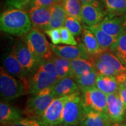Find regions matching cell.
I'll return each instance as SVG.
<instances>
[{
	"label": "cell",
	"mask_w": 126,
	"mask_h": 126,
	"mask_svg": "<svg viewBox=\"0 0 126 126\" xmlns=\"http://www.w3.org/2000/svg\"><path fill=\"white\" fill-rule=\"evenodd\" d=\"M110 50L113 51L126 66V30L119 36Z\"/></svg>",
	"instance_id": "f1b7e54d"
},
{
	"label": "cell",
	"mask_w": 126,
	"mask_h": 126,
	"mask_svg": "<svg viewBox=\"0 0 126 126\" xmlns=\"http://www.w3.org/2000/svg\"><path fill=\"white\" fill-rule=\"evenodd\" d=\"M71 68L74 77L94 70V64L90 59H76L72 60Z\"/></svg>",
	"instance_id": "83f0119b"
},
{
	"label": "cell",
	"mask_w": 126,
	"mask_h": 126,
	"mask_svg": "<svg viewBox=\"0 0 126 126\" xmlns=\"http://www.w3.org/2000/svg\"><path fill=\"white\" fill-rule=\"evenodd\" d=\"M107 12V16H122L126 13V0H99Z\"/></svg>",
	"instance_id": "7402d4cb"
},
{
	"label": "cell",
	"mask_w": 126,
	"mask_h": 126,
	"mask_svg": "<svg viewBox=\"0 0 126 126\" xmlns=\"http://www.w3.org/2000/svg\"><path fill=\"white\" fill-rule=\"evenodd\" d=\"M72 94L55 98L40 118L47 126L60 125L64 106Z\"/></svg>",
	"instance_id": "9c48e42d"
},
{
	"label": "cell",
	"mask_w": 126,
	"mask_h": 126,
	"mask_svg": "<svg viewBox=\"0 0 126 126\" xmlns=\"http://www.w3.org/2000/svg\"><path fill=\"white\" fill-rule=\"evenodd\" d=\"M120 97L123 102L124 106L126 110V88L123 84H119V89H118Z\"/></svg>",
	"instance_id": "8d00e7d4"
},
{
	"label": "cell",
	"mask_w": 126,
	"mask_h": 126,
	"mask_svg": "<svg viewBox=\"0 0 126 126\" xmlns=\"http://www.w3.org/2000/svg\"><path fill=\"white\" fill-rule=\"evenodd\" d=\"M83 108L79 91L72 94L66 102L62 113L60 126H79Z\"/></svg>",
	"instance_id": "8992f818"
},
{
	"label": "cell",
	"mask_w": 126,
	"mask_h": 126,
	"mask_svg": "<svg viewBox=\"0 0 126 126\" xmlns=\"http://www.w3.org/2000/svg\"><path fill=\"white\" fill-rule=\"evenodd\" d=\"M83 28H86L92 32L96 38L100 47L103 50H110L111 47L116 43L117 38L109 35L100 28L94 26H88L85 24L83 25Z\"/></svg>",
	"instance_id": "ffe728a7"
},
{
	"label": "cell",
	"mask_w": 126,
	"mask_h": 126,
	"mask_svg": "<svg viewBox=\"0 0 126 126\" xmlns=\"http://www.w3.org/2000/svg\"><path fill=\"white\" fill-rule=\"evenodd\" d=\"M51 60L54 63L59 79L66 77L73 78L71 68V61L60 57H53Z\"/></svg>",
	"instance_id": "484cf974"
},
{
	"label": "cell",
	"mask_w": 126,
	"mask_h": 126,
	"mask_svg": "<svg viewBox=\"0 0 126 126\" xmlns=\"http://www.w3.org/2000/svg\"><path fill=\"white\" fill-rule=\"evenodd\" d=\"M79 90L74 79L66 77L60 79L53 86V91L56 98L70 95Z\"/></svg>",
	"instance_id": "e0dca14e"
},
{
	"label": "cell",
	"mask_w": 126,
	"mask_h": 126,
	"mask_svg": "<svg viewBox=\"0 0 126 126\" xmlns=\"http://www.w3.org/2000/svg\"><path fill=\"white\" fill-rule=\"evenodd\" d=\"M123 19V23H124V30H126V13L122 15Z\"/></svg>",
	"instance_id": "f35d334b"
},
{
	"label": "cell",
	"mask_w": 126,
	"mask_h": 126,
	"mask_svg": "<svg viewBox=\"0 0 126 126\" xmlns=\"http://www.w3.org/2000/svg\"></svg>",
	"instance_id": "b9f144b4"
},
{
	"label": "cell",
	"mask_w": 126,
	"mask_h": 126,
	"mask_svg": "<svg viewBox=\"0 0 126 126\" xmlns=\"http://www.w3.org/2000/svg\"><path fill=\"white\" fill-rule=\"evenodd\" d=\"M53 53L60 57L72 61L76 59L89 60L91 56L86 50L83 43H79L77 45L60 46L50 44Z\"/></svg>",
	"instance_id": "30bf717a"
},
{
	"label": "cell",
	"mask_w": 126,
	"mask_h": 126,
	"mask_svg": "<svg viewBox=\"0 0 126 126\" xmlns=\"http://www.w3.org/2000/svg\"><path fill=\"white\" fill-rule=\"evenodd\" d=\"M31 1V0H6V3L10 7L23 10Z\"/></svg>",
	"instance_id": "d590c367"
},
{
	"label": "cell",
	"mask_w": 126,
	"mask_h": 126,
	"mask_svg": "<svg viewBox=\"0 0 126 126\" xmlns=\"http://www.w3.org/2000/svg\"><path fill=\"white\" fill-rule=\"evenodd\" d=\"M23 40L30 50L36 57L41 60H50L53 57L50 44L43 32L33 28L24 36Z\"/></svg>",
	"instance_id": "277c9868"
},
{
	"label": "cell",
	"mask_w": 126,
	"mask_h": 126,
	"mask_svg": "<svg viewBox=\"0 0 126 126\" xmlns=\"http://www.w3.org/2000/svg\"><path fill=\"white\" fill-rule=\"evenodd\" d=\"M2 67L8 73L16 78L22 80L28 85V78L29 75L20 65L14 47L8 53H6L2 57Z\"/></svg>",
	"instance_id": "7c38bea8"
},
{
	"label": "cell",
	"mask_w": 126,
	"mask_h": 126,
	"mask_svg": "<svg viewBox=\"0 0 126 126\" xmlns=\"http://www.w3.org/2000/svg\"><path fill=\"white\" fill-rule=\"evenodd\" d=\"M94 26L103 30L109 35L117 39L125 31L122 16L115 17L106 16L101 22Z\"/></svg>",
	"instance_id": "2e32d148"
},
{
	"label": "cell",
	"mask_w": 126,
	"mask_h": 126,
	"mask_svg": "<svg viewBox=\"0 0 126 126\" xmlns=\"http://www.w3.org/2000/svg\"><path fill=\"white\" fill-rule=\"evenodd\" d=\"M61 0H31L23 10L28 11L33 7H45L50 8L53 5L60 3Z\"/></svg>",
	"instance_id": "d6a6232c"
},
{
	"label": "cell",
	"mask_w": 126,
	"mask_h": 126,
	"mask_svg": "<svg viewBox=\"0 0 126 126\" xmlns=\"http://www.w3.org/2000/svg\"><path fill=\"white\" fill-rule=\"evenodd\" d=\"M123 85L125 86V88H126V79H125V80H124V82H123Z\"/></svg>",
	"instance_id": "ab89813d"
},
{
	"label": "cell",
	"mask_w": 126,
	"mask_h": 126,
	"mask_svg": "<svg viewBox=\"0 0 126 126\" xmlns=\"http://www.w3.org/2000/svg\"><path fill=\"white\" fill-rule=\"evenodd\" d=\"M45 32L50 38L52 44L57 45L61 43V34L60 29H52L45 31Z\"/></svg>",
	"instance_id": "e575fe53"
},
{
	"label": "cell",
	"mask_w": 126,
	"mask_h": 126,
	"mask_svg": "<svg viewBox=\"0 0 126 126\" xmlns=\"http://www.w3.org/2000/svg\"><path fill=\"white\" fill-rule=\"evenodd\" d=\"M90 60L94 64V70L97 75L115 77L118 74L113 69L104 64L102 61L94 57H91Z\"/></svg>",
	"instance_id": "f546056e"
},
{
	"label": "cell",
	"mask_w": 126,
	"mask_h": 126,
	"mask_svg": "<svg viewBox=\"0 0 126 126\" xmlns=\"http://www.w3.org/2000/svg\"><path fill=\"white\" fill-rule=\"evenodd\" d=\"M96 86L106 94L117 92L119 89V84L115 77L97 75Z\"/></svg>",
	"instance_id": "cb8c5ba5"
},
{
	"label": "cell",
	"mask_w": 126,
	"mask_h": 126,
	"mask_svg": "<svg viewBox=\"0 0 126 126\" xmlns=\"http://www.w3.org/2000/svg\"><path fill=\"white\" fill-rule=\"evenodd\" d=\"M80 126H116L105 113L83 109Z\"/></svg>",
	"instance_id": "9a60e30c"
},
{
	"label": "cell",
	"mask_w": 126,
	"mask_h": 126,
	"mask_svg": "<svg viewBox=\"0 0 126 126\" xmlns=\"http://www.w3.org/2000/svg\"><path fill=\"white\" fill-rule=\"evenodd\" d=\"M50 8L51 11V19L46 30L60 29L63 26H64L65 20L68 16L60 3L53 5Z\"/></svg>",
	"instance_id": "44dd1931"
},
{
	"label": "cell",
	"mask_w": 126,
	"mask_h": 126,
	"mask_svg": "<svg viewBox=\"0 0 126 126\" xmlns=\"http://www.w3.org/2000/svg\"><path fill=\"white\" fill-rule=\"evenodd\" d=\"M29 16L18 8L9 9L2 12L0 17L1 31L15 36L25 35L32 29Z\"/></svg>",
	"instance_id": "6da1fadb"
},
{
	"label": "cell",
	"mask_w": 126,
	"mask_h": 126,
	"mask_svg": "<svg viewBox=\"0 0 126 126\" xmlns=\"http://www.w3.org/2000/svg\"><path fill=\"white\" fill-rule=\"evenodd\" d=\"M80 22V20L73 17L67 16L64 26L67 28L74 36H79L81 34L83 30Z\"/></svg>",
	"instance_id": "1f68e13d"
},
{
	"label": "cell",
	"mask_w": 126,
	"mask_h": 126,
	"mask_svg": "<svg viewBox=\"0 0 126 126\" xmlns=\"http://www.w3.org/2000/svg\"><path fill=\"white\" fill-rule=\"evenodd\" d=\"M60 79L56 67L51 60H45L28 78V93L36 94L46 88L52 87Z\"/></svg>",
	"instance_id": "7a4b0ae2"
},
{
	"label": "cell",
	"mask_w": 126,
	"mask_h": 126,
	"mask_svg": "<svg viewBox=\"0 0 126 126\" xmlns=\"http://www.w3.org/2000/svg\"><path fill=\"white\" fill-rule=\"evenodd\" d=\"M61 34V43L67 45H77V40H75L74 36L65 26L60 28Z\"/></svg>",
	"instance_id": "836d02e7"
},
{
	"label": "cell",
	"mask_w": 126,
	"mask_h": 126,
	"mask_svg": "<svg viewBox=\"0 0 126 126\" xmlns=\"http://www.w3.org/2000/svg\"><path fill=\"white\" fill-rule=\"evenodd\" d=\"M82 4H97L100 2L99 0H80Z\"/></svg>",
	"instance_id": "74e56055"
},
{
	"label": "cell",
	"mask_w": 126,
	"mask_h": 126,
	"mask_svg": "<svg viewBox=\"0 0 126 126\" xmlns=\"http://www.w3.org/2000/svg\"><path fill=\"white\" fill-rule=\"evenodd\" d=\"M55 98L53 86L32 94L26 102L25 113L29 117L40 119Z\"/></svg>",
	"instance_id": "5b68a950"
},
{
	"label": "cell",
	"mask_w": 126,
	"mask_h": 126,
	"mask_svg": "<svg viewBox=\"0 0 126 126\" xmlns=\"http://www.w3.org/2000/svg\"><path fill=\"white\" fill-rule=\"evenodd\" d=\"M97 74L94 70L85 72L81 75L73 78L75 83L81 92L96 87Z\"/></svg>",
	"instance_id": "d4e9b609"
},
{
	"label": "cell",
	"mask_w": 126,
	"mask_h": 126,
	"mask_svg": "<svg viewBox=\"0 0 126 126\" xmlns=\"http://www.w3.org/2000/svg\"><path fill=\"white\" fill-rule=\"evenodd\" d=\"M106 16V9L100 1L97 4H82L81 21L88 26L98 24Z\"/></svg>",
	"instance_id": "4fadbf2b"
},
{
	"label": "cell",
	"mask_w": 126,
	"mask_h": 126,
	"mask_svg": "<svg viewBox=\"0 0 126 126\" xmlns=\"http://www.w3.org/2000/svg\"><path fill=\"white\" fill-rule=\"evenodd\" d=\"M82 42L91 57L96 56L103 51L94 33L86 28L83 29Z\"/></svg>",
	"instance_id": "603a6c76"
},
{
	"label": "cell",
	"mask_w": 126,
	"mask_h": 126,
	"mask_svg": "<svg viewBox=\"0 0 126 126\" xmlns=\"http://www.w3.org/2000/svg\"><path fill=\"white\" fill-rule=\"evenodd\" d=\"M60 4L68 16L73 17L81 21L82 4L80 0H61Z\"/></svg>",
	"instance_id": "4316f807"
},
{
	"label": "cell",
	"mask_w": 126,
	"mask_h": 126,
	"mask_svg": "<svg viewBox=\"0 0 126 126\" xmlns=\"http://www.w3.org/2000/svg\"></svg>",
	"instance_id": "60d3db41"
},
{
	"label": "cell",
	"mask_w": 126,
	"mask_h": 126,
	"mask_svg": "<svg viewBox=\"0 0 126 126\" xmlns=\"http://www.w3.org/2000/svg\"><path fill=\"white\" fill-rule=\"evenodd\" d=\"M1 126H47L40 119L36 118H26L21 119L16 122L3 124Z\"/></svg>",
	"instance_id": "4dcf8cb0"
},
{
	"label": "cell",
	"mask_w": 126,
	"mask_h": 126,
	"mask_svg": "<svg viewBox=\"0 0 126 126\" xmlns=\"http://www.w3.org/2000/svg\"><path fill=\"white\" fill-rule=\"evenodd\" d=\"M0 93L3 102H7L28 93V85L12 76L4 68H0Z\"/></svg>",
	"instance_id": "3957f363"
},
{
	"label": "cell",
	"mask_w": 126,
	"mask_h": 126,
	"mask_svg": "<svg viewBox=\"0 0 126 126\" xmlns=\"http://www.w3.org/2000/svg\"><path fill=\"white\" fill-rule=\"evenodd\" d=\"M92 57H94L102 61L104 64L111 68L118 74L126 72V65L110 50H103L99 54Z\"/></svg>",
	"instance_id": "ac0fdd59"
},
{
	"label": "cell",
	"mask_w": 126,
	"mask_h": 126,
	"mask_svg": "<svg viewBox=\"0 0 126 126\" xmlns=\"http://www.w3.org/2000/svg\"><path fill=\"white\" fill-rule=\"evenodd\" d=\"M22 119L19 110L5 102L0 103V122L1 125L12 123Z\"/></svg>",
	"instance_id": "d6986e66"
},
{
	"label": "cell",
	"mask_w": 126,
	"mask_h": 126,
	"mask_svg": "<svg viewBox=\"0 0 126 126\" xmlns=\"http://www.w3.org/2000/svg\"><path fill=\"white\" fill-rule=\"evenodd\" d=\"M14 47L20 65L29 75L45 61L39 59L33 54L24 40L17 41Z\"/></svg>",
	"instance_id": "ba28073f"
},
{
	"label": "cell",
	"mask_w": 126,
	"mask_h": 126,
	"mask_svg": "<svg viewBox=\"0 0 126 126\" xmlns=\"http://www.w3.org/2000/svg\"><path fill=\"white\" fill-rule=\"evenodd\" d=\"M82 103L84 109L92 110L108 114L107 94L96 87L82 92Z\"/></svg>",
	"instance_id": "52a82bcc"
},
{
	"label": "cell",
	"mask_w": 126,
	"mask_h": 126,
	"mask_svg": "<svg viewBox=\"0 0 126 126\" xmlns=\"http://www.w3.org/2000/svg\"><path fill=\"white\" fill-rule=\"evenodd\" d=\"M32 28L45 32L51 19L50 8L33 7L28 11Z\"/></svg>",
	"instance_id": "5bb4252c"
},
{
	"label": "cell",
	"mask_w": 126,
	"mask_h": 126,
	"mask_svg": "<svg viewBox=\"0 0 126 126\" xmlns=\"http://www.w3.org/2000/svg\"><path fill=\"white\" fill-rule=\"evenodd\" d=\"M107 101L109 117L115 125L122 126L126 119V109L118 92L107 94Z\"/></svg>",
	"instance_id": "8fae6325"
}]
</instances>
